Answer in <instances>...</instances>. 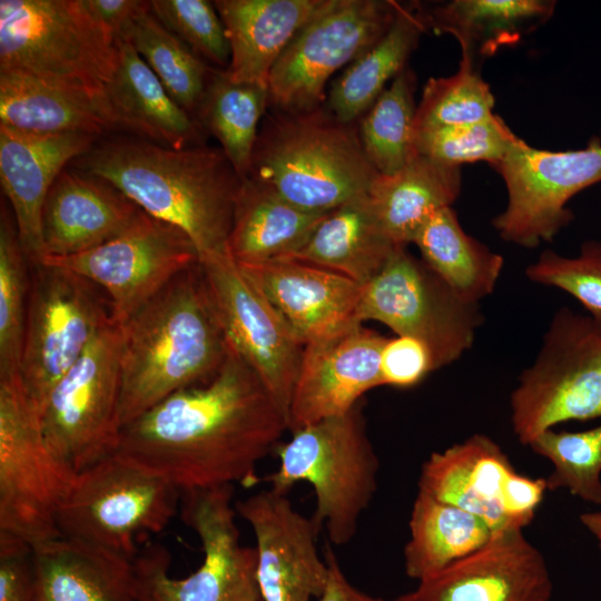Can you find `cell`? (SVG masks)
<instances>
[{"mask_svg":"<svg viewBox=\"0 0 601 601\" xmlns=\"http://www.w3.org/2000/svg\"><path fill=\"white\" fill-rule=\"evenodd\" d=\"M288 421L256 372L228 346L218 372L127 424L115 453L181 492L258 482Z\"/></svg>","mask_w":601,"mask_h":601,"instance_id":"1","label":"cell"},{"mask_svg":"<svg viewBox=\"0 0 601 601\" xmlns=\"http://www.w3.org/2000/svg\"><path fill=\"white\" fill-rule=\"evenodd\" d=\"M72 162L114 185L146 214L181 229L199 262L229 254L242 178L220 148L112 140Z\"/></svg>","mask_w":601,"mask_h":601,"instance_id":"2","label":"cell"},{"mask_svg":"<svg viewBox=\"0 0 601 601\" xmlns=\"http://www.w3.org/2000/svg\"><path fill=\"white\" fill-rule=\"evenodd\" d=\"M121 325L122 428L167 396L210 380L228 353L200 262Z\"/></svg>","mask_w":601,"mask_h":601,"instance_id":"3","label":"cell"},{"mask_svg":"<svg viewBox=\"0 0 601 601\" xmlns=\"http://www.w3.org/2000/svg\"><path fill=\"white\" fill-rule=\"evenodd\" d=\"M377 175L357 122L341 121L325 104L274 109L259 129L248 176L306 211L327 214L366 195Z\"/></svg>","mask_w":601,"mask_h":601,"instance_id":"4","label":"cell"},{"mask_svg":"<svg viewBox=\"0 0 601 601\" xmlns=\"http://www.w3.org/2000/svg\"><path fill=\"white\" fill-rule=\"evenodd\" d=\"M118 61L117 37L82 0L0 1V71L105 101Z\"/></svg>","mask_w":601,"mask_h":601,"instance_id":"5","label":"cell"},{"mask_svg":"<svg viewBox=\"0 0 601 601\" xmlns=\"http://www.w3.org/2000/svg\"><path fill=\"white\" fill-rule=\"evenodd\" d=\"M292 433L277 446L279 466L267 481L283 493L298 482L309 483L316 499L313 519L332 544L344 545L377 490L380 461L366 434L362 404Z\"/></svg>","mask_w":601,"mask_h":601,"instance_id":"6","label":"cell"},{"mask_svg":"<svg viewBox=\"0 0 601 601\" xmlns=\"http://www.w3.org/2000/svg\"><path fill=\"white\" fill-rule=\"evenodd\" d=\"M234 485L181 492V519L199 538L204 560L188 577L169 575V552L151 544L134 559L138 601H262L255 548L240 543Z\"/></svg>","mask_w":601,"mask_h":601,"instance_id":"7","label":"cell"},{"mask_svg":"<svg viewBox=\"0 0 601 601\" xmlns=\"http://www.w3.org/2000/svg\"><path fill=\"white\" fill-rule=\"evenodd\" d=\"M601 417V327L563 307L551 319L533 364L511 394L514 434L528 445L568 421Z\"/></svg>","mask_w":601,"mask_h":601,"instance_id":"8","label":"cell"},{"mask_svg":"<svg viewBox=\"0 0 601 601\" xmlns=\"http://www.w3.org/2000/svg\"><path fill=\"white\" fill-rule=\"evenodd\" d=\"M121 347L122 325L111 317L56 383L40 411L48 446L76 473L118 449Z\"/></svg>","mask_w":601,"mask_h":601,"instance_id":"9","label":"cell"},{"mask_svg":"<svg viewBox=\"0 0 601 601\" xmlns=\"http://www.w3.org/2000/svg\"><path fill=\"white\" fill-rule=\"evenodd\" d=\"M76 474L48 446L20 375L0 377V531L30 545L61 536L57 514Z\"/></svg>","mask_w":601,"mask_h":601,"instance_id":"10","label":"cell"},{"mask_svg":"<svg viewBox=\"0 0 601 601\" xmlns=\"http://www.w3.org/2000/svg\"><path fill=\"white\" fill-rule=\"evenodd\" d=\"M180 495L171 484L112 454L76 474L57 525L61 536L134 560L138 539L167 528Z\"/></svg>","mask_w":601,"mask_h":601,"instance_id":"11","label":"cell"},{"mask_svg":"<svg viewBox=\"0 0 601 601\" xmlns=\"http://www.w3.org/2000/svg\"><path fill=\"white\" fill-rule=\"evenodd\" d=\"M111 317L108 296L89 279L42 262L30 264L19 375L39 415L52 387Z\"/></svg>","mask_w":601,"mask_h":601,"instance_id":"12","label":"cell"},{"mask_svg":"<svg viewBox=\"0 0 601 601\" xmlns=\"http://www.w3.org/2000/svg\"><path fill=\"white\" fill-rule=\"evenodd\" d=\"M377 321L423 343L437 370L471 348L483 315L460 298L422 259L398 245L365 286L358 321Z\"/></svg>","mask_w":601,"mask_h":601,"instance_id":"13","label":"cell"},{"mask_svg":"<svg viewBox=\"0 0 601 601\" xmlns=\"http://www.w3.org/2000/svg\"><path fill=\"white\" fill-rule=\"evenodd\" d=\"M400 4L394 0H327L273 67L269 107L302 111L325 105L328 79L388 31Z\"/></svg>","mask_w":601,"mask_h":601,"instance_id":"14","label":"cell"},{"mask_svg":"<svg viewBox=\"0 0 601 601\" xmlns=\"http://www.w3.org/2000/svg\"><path fill=\"white\" fill-rule=\"evenodd\" d=\"M502 177L508 203L493 218L504 240L525 248L551 242L573 219L568 201L583 189L601 183V138L574 150H545L520 137L492 166Z\"/></svg>","mask_w":601,"mask_h":601,"instance_id":"15","label":"cell"},{"mask_svg":"<svg viewBox=\"0 0 601 601\" xmlns=\"http://www.w3.org/2000/svg\"><path fill=\"white\" fill-rule=\"evenodd\" d=\"M41 262L96 284L108 296L114 319L125 324L178 274L199 263V255L181 229L142 210L129 228L105 244Z\"/></svg>","mask_w":601,"mask_h":601,"instance_id":"16","label":"cell"},{"mask_svg":"<svg viewBox=\"0 0 601 601\" xmlns=\"http://www.w3.org/2000/svg\"><path fill=\"white\" fill-rule=\"evenodd\" d=\"M200 265L228 346L256 372L288 421L305 344L230 254Z\"/></svg>","mask_w":601,"mask_h":601,"instance_id":"17","label":"cell"},{"mask_svg":"<svg viewBox=\"0 0 601 601\" xmlns=\"http://www.w3.org/2000/svg\"><path fill=\"white\" fill-rule=\"evenodd\" d=\"M254 532L256 575L262 601H313L328 580L318 555L319 525L298 512L286 493L263 490L235 504Z\"/></svg>","mask_w":601,"mask_h":601,"instance_id":"18","label":"cell"},{"mask_svg":"<svg viewBox=\"0 0 601 601\" xmlns=\"http://www.w3.org/2000/svg\"><path fill=\"white\" fill-rule=\"evenodd\" d=\"M400 601H551L552 580L542 553L523 530L494 532L489 542L421 581Z\"/></svg>","mask_w":601,"mask_h":601,"instance_id":"19","label":"cell"},{"mask_svg":"<svg viewBox=\"0 0 601 601\" xmlns=\"http://www.w3.org/2000/svg\"><path fill=\"white\" fill-rule=\"evenodd\" d=\"M387 338L357 324L308 343L294 386L288 430L295 432L351 411L370 390L383 385L381 354Z\"/></svg>","mask_w":601,"mask_h":601,"instance_id":"20","label":"cell"},{"mask_svg":"<svg viewBox=\"0 0 601 601\" xmlns=\"http://www.w3.org/2000/svg\"><path fill=\"white\" fill-rule=\"evenodd\" d=\"M237 265L305 345L362 324L363 286L344 275L295 259Z\"/></svg>","mask_w":601,"mask_h":601,"instance_id":"21","label":"cell"},{"mask_svg":"<svg viewBox=\"0 0 601 601\" xmlns=\"http://www.w3.org/2000/svg\"><path fill=\"white\" fill-rule=\"evenodd\" d=\"M97 137L82 132L33 135L0 126V181L30 264L45 256L42 209L69 162L88 152Z\"/></svg>","mask_w":601,"mask_h":601,"instance_id":"22","label":"cell"},{"mask_svg":"<svg viewBox=\"0 0 601 601\" xmlns=\"http://www.w3.org/2000/svg\"><path fill=\"white\" fill-rule=\"evenodd\" d=\"M141 209L102 178L65 168L42 209L43 257L77 255L117 237Z\"/></svg>","mask_w":601,"mask_h":601,"instance_id":"23","label":"cell"},{"mask_svg":"<svg viewBox=\"0 0 601 601\" xmlns=\"http://www.w3.org/2000/svg\"><path fill=\"white\" fill-rule=\"evenodd\" d=\"M513 471L497 443L484 434H474L430 455L421 470L418 491L472 513L493 533L512 530L503 492Z\"/></svg>","mask_w":601,"mask_h":601,"instance_id":"24","label":"cell"},{"mask_svg":"<svg viewBox=\"0 0 601 601\" xmlns=\"http://www.w3.org/2000/svg\"><path fill=\"white\" fill-rule=\"evenodd\" d=\"M31 546L35 601H138L134 560L65 536Z\"/></svg>","mask_w":601,"mask_h":601,"instance_id":"25","label":"cell"},{"mask_svg":"<svg viewBox=\"0 0 601 601\" xmlns=\"http://www.w3.org/2000/svg\"><path fill=\"white\" fill-rule=\"evenodd\" d=\"M118 66L105 90L112 127L173 149L199 146L200 125L169 96L128 41L118 39Z\"/></svg>","mask_w":601,"mask_h":601,"instance_id":"26","label":"cell"},{"mask_svg":"<svg viewBox=\"0 0 601 601\" xmlns=\"http://www.w3.org/2000/svg\"><path fill=\"white\" fill-rule=\"evenodd\" d=\"M327 0H216L230 46V79L268 86L270 71Z\"/></svg>","mask_w":601,"mask_h":601,"instance_id":"27","label":"cell"},{"mask_svg":"<svg viewBox=\"0 0 601 601\" xmlns=\"http://www.w3.org/2000/svg\"><path fill=\"white\" fill-rule=\"evenodd\" d=\"M550 0H452L423 4L427 31L451 35L461 57L479 68L480 60L500 48L515 46L554 13Z\"/></svg>","mask_w":601,"mask_h":601,"instance_id":"28","label":"cell"},{"mask_svg":"<svg viewBox=\"0 0 601 601\" xmlns=\"http://www.w3.org/2000/svg\"><path fill=\"white\" fill-rule=\"evenodd\" d=\"M462 167L414 151L392 175H377L367 191L371 207L386 235L406 246L437 210L452 207L462 188Z\"/></svg>","mask_w":601,"mask_h":601,"instance_id":"29","label":"cell"},{"mask_svg":"<svg viewBox=\"0 0 601 601\" xmlns=\"http://www.w3.org/2000/svg\"><path fill=\"white\" fill-rule=\"evenodd\" d=\"M325 215L290 204L249 176L243 178L235 204L229 254L238 264L288 259L308 240Z\"/></svg>","mask_w":601,"mask_h":601,"instance_id":"30","label":"cell"},{"mask_svg":"<svg viewBox=\"0 0 601 601\" xmlns=\"http://www.w3.org/2000/svg\"><path fill=\"white\" fill-rule=\"evenodd\" d=\"M396 246L377 220L366 194L326 214L288 259L338 273L365 286Z\"/></svg>","mask_w":601,"mask_h":601,"instance_id":"31","label":"cell"},{"mask_svg":"<svg viewBox=\"0 0 601 601\" xmlns=\"http://www.w3.org/2000/svg\"><path fill=\"white\" fill-rule=\"evenodd\" d=\"M0 126L33 135L112 129L105 101L13 71H0Z\"/></svg>","mask_w":601,"mask_h":601,"instance_id":"32","label":"cell"},{"mask_svg":"<svg viewBox=\"0 0 601 601\" xmlns=\"http://www.w3.org/2000/svg\"><path fill=\"white\" fill-rule=\"evenodd\" d=\"M427 31L422 3L401 2L388 31L334 81L326 107L341 121L355 124L405 67Z\"/></svg>","mask_w":601,"mask_h":601,"instance_id":"33","label":"cell"},{"mask_svg":"<svg viewBox=\"0 0 601 601\" xmlns=\"http://www.w3.org/2000/svg\"><path fill=\"white\" fill-rule=\"evenodd\" d=\"M413 244L421 259L463 300L479 304L494 290L503 257L469 235L452 207L435 211Z\"/></svg>","mask_w":601,"mask_h":601,"instance_id":"34","label":"cell"},{"mask_svg":"<svg viewBox=\"0 0 601 601\" xmlns=\"http://www.w3.org/2000/svg\"><path fill=\"white\" fill-rule=\"evenodd\" d=\"M408 526L404 566L406 574L417 581L474 553L493 534L477 516L421 491L414 500Z\"/></svg>","mask_w":601,"mask_h":601,"instance_id":"35","label":"cell"},{"mask_svg":"<svg viewBox=\"0 0 601 601\" xmlns=\"http://www.w3.org/2000/svg\"><path fill=\"white\" fill-rule=\"evenodd\" d=\"M267 107L268 86L238 82L225 69L213 68L196 120L219 141L242 179L249 175L258 125Z\"/></svg>","mask_w":601,"mask_h":601,"instance_id":"36","label":"cell"},{"mask_svg":"<svg viewBox=\"0 0 601 601\" xmlns=\"http://www.w3.org/2000/svg\"><path fill=\"white\" fill-rule=\"evenodd\" d=\"M118 39L134 47L169 96L196 120L213 68L154 16L149 1L126 23Z\"/></svg>","mask_w":601,"mask_h":601,"instance_id":"37","label":"cell"},{"mask_svg":"<svg viewBox=\"0 0 601 601\" xmlns=\"http://www.w3.org/2000/svg\"><path fill=\"white\" fill-rule=\"evenodd\" d=\"M416 75L405 67L357 121L364 151L380 175L402 169L414 154Z\"/></svg>","mask_w":601,"mask_h":601,"instance_id":"38","label":"cell"},{"mask_svg":"<svg viewBox=\"0 0 601 601\" xmlns=\"http://www.w3.org/2000/svg\"><path fill=\"white\" fill-rule=\"evenodd\" d=\"M30 262L13 215L0 220V377L19 374L30 287Z\"/></svg>","mask_w":601,"mask_h":601,"instance_id":"39","label":"cell"},{"mask_svg":"<svg viewBox=\"0 0 601 601\" xmlns=\"http://www.w3.org/2000/svg\"><path fill=\"white\" fill-rule=\"evenodd\" d=\"M493 107L494 97L480 69L461 57L454 75L430 78L424 85L416 107L415 132L489 120L495 116Z\"/></svg>","mask_w":601,"mask_h":601,"instance_id":"40","label":"cell"},{"mask_svg":"<svg viewBox=\"0 0 601 601\" xmlns=\"http://www.w3.org/2000/svg\"><path fill=\"white\" fill-rule=\"evenodd\" d=\"M548 459V490L564 489L585 502L601 504V425L580 432L546 430L530 444Z\"/></svg>","mask_w":601,"mask_h":601,"instance_id":"41","label":"cell"},{"mask_svg":"<svg viewBox=\"0 0 601 601\" xmlns=\"http://www.w3.org/2000/svg\"><path fill=\"white\" fill-rule=\"evenodd\" d=\"M515 137L495 115L480 122L416 131L413 148L417 154L451 166L485 161L492 167L504 157Z\"/></svg>","mask_w":601,"mask_h":601,"instance_id":"42","label":"cell"},{"mask_svg":"<svg viewBox=\"0 0 601 601\" xmlns=\"http://www.w3.org/2000/svg\"><path fill=\"white\" fill-rule=\"evenodd\" d=\"M154 16L197 56L218 69H227L230 46L225 26L208 0H152Z\"/></svg>","mask_w":601,"mask_h":601,"instance_id":"43","label":"cell"},{"mask_svg":"<svg viewBox=\"0 0 601 601\" xmlns=\"http://www.w3.org/2000/svg\"><path fill=\"white\" fill-rule=\"evenodd\" d=\"M525 275L534 283L572 295L601 327V242H585L577 257L545 250L528 266Z\"/></svg>","mask_w":601,"mask_h":601,"instance_id":"44","label":"cell"},{"mask_svg":"<svg viewBox=\"0 0 601 601\" xmlns=\"http://www.w3.org/2000/svg\"><path fill=\"white\" fill-rule=\"evenodd\" d=\"M433 371L431 353L423 343L407 336L387 338L381 354L383 385L410 387Z\"/></svg>","mask_w":601,"mask_h":601,"instance_id":"45","label":"cell"},{"mask_svg":"<svg viewBox=\"0 0 601 601\" xmlns=\"http://www.w3.org/2000/svg\"><path fill=\"white\" fill-rule=\"evenodd\" d=\"M0 601H35L32 546L0 531Z\"/></svg>","mask_w":601,"mask_h":601,"instance_id":"46","label":"cell"},{"mask_svg":"<svg viewBox=\"0 0 601 601\" xmlns=\"http://www.w3.org/2000/svg\"><path fill=\"white\" fill-rule=\"evenodd\" d=\"M548 490L546 480L518 473L509 475L503 492V505L512 529L523 530L531 523Z\"/></svg>","mask_w":601,"mask_h":601,"instance_id":"47","label":"cell"},{"mask_svg":"<svg viewBox=\"0 0 601 601\" xmlns=\"http://www.w3.org/2000/svg\"><path fill=\"white\" fill-rule=\"evenodd\" d=\"M88 12L118 39L126 23L146 3L137 0H82Z\"/></svg>","mask_w":601,"mask_h":601,"instance_id":"48","label":"cell"},{"mask_svg":"<svg viewBox=\"0 0 601 601\" xmlns=\"http://www.w3.org/2000/svg\"><path fill=\"white\" fill-rule=\"evenodd\" d=\"M325 559L328 564V580L318 601H381L361 592L349 583L331 546L327 548Z\"/></svg>","mask_w":601,"mask_h":601,"instance_id":"49","label":"cell"},{"mask_svg":"<svg viewBox=\"0 0 601 601\" xmlns=\"http://www.w3.org/2000/svg\"><path fill=\"white\" fill-rule=\"evenodd\" d=\"M582 525L595 538L601 549V511L585 512L580 515Z\"/></svg>","mask_w":601,"mask_h":601,"instance_id":"50","label":"cell"},{"mask_svg":"<svg viewBox=\"0 0 601 601\" xmlns=\"http://www.w3.org/2000/svg\"><path fill=\"white\" fill-rule=\"evenodd\" d=\"M381 601H384V600H381ZM392 601H400V600H397V599H394V600H392Z\"/></svg>","mask_w":601,"mask_h":601,"instance_id":"51","label":"cell"}]
</instances>
